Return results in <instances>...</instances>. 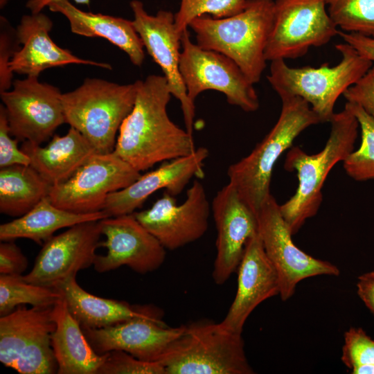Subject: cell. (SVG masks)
<instances>
[{
  "mask_svg": "<svg viewBox=\"0 0 374 374\" xmlns=\"http://www.w3.org/2000/svg\"><path fill=\"white\" fill-rule=\"evenodd\" d=\"M132 110L122 123L114 152L139 172L193 153V134L169 118L171 90L164 75L136 80Z\"/></svg>",
  "mask_w": 374,
  "mask_h": 374,
  "instance_id": "1",
  "label": "cell"
},
{
  "mask_svg": "<svg viewBox=\"0 0 374 374\" xmlns=\"http://www.w3.org/2000/svg\"><path fill=\"white\" fill-rule=\"evenodd\" d=\"M330 123V135L321 151L308 154L301 148L292 146L286 154L284 167L286 170L296 172L298 187L294 195L280 205V210L292 235L306 220L317 214L328 173L354 150L359 127L353 113L344 107L334 114Z\"/></svg>",
  "mask_w": 374,
  "mask_h": 374,
  "instance_id": "2",
  "label": "cell"
},
{
  "mask_svg": "<svg viewBox=\"0 0 374 374\" xmlns=\"http://www.w3.org/2000/svg\"><path fill=\"white\" fill-rule=\"evenodd\" d=\"M273 0H249L240 12L224 18L204 15L189 26L197 44L233 60L253 83L260 81L266 67L265 48L274 17Z\"/></svg>",
  "mask_w": 374,
  "mask_h": 374,
  "instance_id": "3",
  "label": "cell"
},
{
  "mask_svg": "<svg viewBox=\"0 0 374 374\" xmlns=\"http://www.w3.org/2000/svg\"><path fill=\"white\" fill-rule=\"evenodd\" d=\"M279 118L266 136L247 157L229 166V183L257 215L269 199L274 167L306 128L321 122L310 105L297 96L280 98Z\"/></svg>",
  "mask_w": 374,
  "mask_h": 374,
  "instance_id": "4",
  "label": "cell"
},
{
  "mask_svg": "<svg viewBox=\"0 0 374 374\" xmlns=\"http://www.w3.org/2000/svg\"><path fill=\"white\" fill-rule=\"evenodd\" d=\"M335 48L341 55V61L335 66L324 63L317 68H295L288 66L284 60H276L271 62L267 77L280 98H303L321 123L330 122L339 97L373 66L372 61L349 44H338Z\"/></svg>",
  "mask_w": 374,
  "mask_h": 374,
  "instance_id": "5",
  "label": "cell"
},
{
  "mask_svg": "<svg viewBox=\"0 0 374 374\" xmlns=\"http://www.w3.org/2000/svg\"><path fill=\"white\" fill-rule=\"evenodd\" d=\"M136 92V81L119 84L86 78L75 89L62 93L66 123L78 130L96 152H112L116 134L133 109Z\"/></svg>",
  "mask_w": 374,
  "mask_h": 374,
  "instance_id": "6",
  "label": "cell"
},
{
  "mask_svg": "<svg viewBox=\"0 0 374 374\" xmlns=\"http://www.w3.org/2000/svg\"><path fill=\"white\" fill-rule=\"evenodd\" d=\"M158 362L166 374H252L242 334L220 323L198 321L185 326Z\"/></svg>",
  "mask_w": 374,
  "mask_h": 374,
  "instance_id": "7",
  "label": "cell"
},
{
  "mask_svg": "<svg viewBox=\"0 0 374 374\" xmlns=\"http://www.w3.org/2000/svg\"><path fill=\"white\" fill-rule=\"evenodd\" d=\"M55 328L53 305L18 306L1 316L0 362L21 374L57 373L51 344Z\"/></svg>",
  "mask_w": 374,
  "mask_h": 374,
  "instance_id": "8",
  "label": "cell"
},
{
  "mask_svg": "<svg viewBox=\"0 0 374 374\" xmlns=\"http://www.w3.org/2000/svg\"><path fill=\"white\" fill-rule=\"evenodd\" d=\"M179 71L188 98L195 102L203 91L224 93L228 103L247 112L260 106L253 84L231 58L191 42L188 30L181 35Z\"/></svg>",
  "mask_w": 374,
  "mask_h": 374,
  "instance_id": "9",
  "label": "cell"
},
{
  "mask_svg": "<svg viewBox=\"0 0 374 374\" xmlns=\"http://www.w3.org/2000/svg\"><path fill=\"white\" fill-rule=\"evenodd\" d=\"M326 6V0L274 1L266 60L301 57L310 47L325 45L338 35Z\"/></svg>",
  "mask_w": 374,
  "mask_h": 374,
  "instance_id": "10",
  "label": "cell"
},
{
  "mask_svg": "<svg viewBox=\"0 0 374 374\" xmlns=\"http://www.w3.org/2000/svg\"><path fill=\"white\" fill-rule=\"evenodd\" d=\"M141 176L140 172L114 152L95 153L67 181L52 186V203L80 214L103 211L108 195L123 189Z\"/></svg>",
  "mask_w": 374,
  "mask_h": 374,
  "instance_id": "11",
  "label": "cell"
},
{
  "mask_svg": "<svg viewBox=\"0 0 374 374\" xmlns=\"http://www.w3.org/2000/svg\"><path fill=\"white\" fill-rule=\"evenodd\" d=\"M62 93L38 77L15 80L12 89L0 92L10 134L19 141L41 145L66 123Z\"/></svg>",
  "mask_w": 374,
  "mask_h": 374,
  "instance_id": "12",
  "label": "cell"
},
{
  "mask_svg": "<svg viewBox=\"0 0 374 374\" xmlns=\"http://www.w3.org/2000/svg\"><path fill=\"white\" fill-rule=\"evenodd\" d=\"M257 217L264 250L278 275L279 294L283 301L294 294L296 285L303 279L339 274L335 265L313 258L294 244L293 235L281 215L280 204L271 195Z\"/></svg>",
  "mask_w": 374,
  "mask_h": 374,
  "instance_id": "13",
  "label": "cell"
},
{
  "mask_svg": "<svg viewBox=\"0 0 374 374\" xmlns=\"http://www.w3.org/2000/svg\"><path fill=\"white\" fill-rule=\"evenodd\" d=\"M211 211L203 184L195 180L181 204L165 190L150 208L133 215L166 249L175 250L205 234Z\"/></svg>",
  "mask_w": 374,
  "mask_h": 374,
  "instance_id": "14",
  "label": "cell"
},
{
  "mask_svg": "<svg viewBox=\"0 0 374 374\" xmlns=\"http://www.w3.org/2000/svg\"><path fill=\"white\" fill-rule=\"evenodd\" d=\"M100 220L76 224L51 237L43 244L31 271L22 278L54 288L76 276L78 271L93 265L102 235Z\"/></svg>",
  "mask_w": 374,
  "mask_h": 374,
  "instance_id": "15",
  "label": "cell"
},
{
  "mask_svg": "<svg viewBox=\"0 0 374 374\" xmlns=\"http://www.w3.org/2000/svg\"><path fill=\"white\" fill-rule=\"evenodd\" d=\"M101 233L106 238L100 247L105 255H96L94 269L98 273L127 266L144 274L159 268L166 259V249L133 213L108 217L100 220Z\"/></svg>",
  "mask_w": 374,
  "mask_h": 374,
  "instance_id": "16",
  "label": "cell"
},
{
  "mask_svg": "<svg viewBox=\"0 0 374 374\" xmlns=\"http://www.w3.org/2000/svg\"><path fill=\"white\" fill-rule=\"evenodd\" d=\"M130 6L135 30L144 48L161 69L172 96L180 102L186 130L193 134L195 105L188 97L179 71L181 35L176 29L175 15L167 10L150 15L139 0L131 1Z\"/></svg>",
  "mask_w": 374,
  "mask_h": 374,
  "instance_id": "17",
  "label": "cell"
},
{
  "mask_svg": "<svg viewBox=\"0 0 374 374\" xmlns=\"http://www.w3.org/2000/svg\"><path fill=\"white\" fill-rule=\"evenodd\" d=\"M211 211L217 229L212 277L222 285L238 268L249 239L258 233V217L230 183L213 197Z\"/></svg>",
  "mask_w": 374,
  "mask_h": 374,
  "instance_id": "18",
  "label": "cell"
},
{
  "mask_svg": "<svg viewBox=\"0 0 374 374\" xmlns=\"http://www.w3.org/2000/svg\"><path fill=\"white\" fill-rule=\"evenodd\" d=\"M81 328L98 355L119 350L141 360L158 362L169 344L184 332L185 326L169 327L158 316L136 317L102 328Z\"/></svg>",
  "mask_w": 374,
  "mask_h": 374,
  "instance_id": "19",
  "label": "cell"
},
{
  "mask_svg": "<svg viewBox=\"0 0 374 374\" xmlns=\"http://www.w3.org/2000/svg\"><path fill=\"white\" fill-rule=\"evenodd\" d=\"M208 155V150L200 147L189 155L165 161L157 169L141 175L127 187L110 193L103 211L108 217L132 214L162 188L173 196L179 195L193 177L204 176L203 166Z\"/></svg>",
  "mask_w": 374,
  "mask_h": 374,
  "instance_id": "20",
  "label": "cell"
},
{
  "mask_svg": "<svg viewBox=\"0 0 374 374\" xmlns=\"http://www.w3.org/2000/svg\"><path fill=\"white\" fill-rule=\"evenodd\" d=\"M280 294L278 273L264 250L259 232L248 241L238 267L235 296L224 319V329L242 334L250 314L262 301Z\"/></svg>",
  "mask_w": 374,
  "mask_h": 374,
  "instance_id": "21",
  "label": "cell"
},
{
  "mask_svg": "<svg viewBox=\"0 0 374 374\" xmlns=\"http://www.w3.org/2000/svg\"><path fill=\"white\" fill-rule=\"evenodd\" d=\"M53 26L51 18L42 12L22 16L16 28L22 46L10 62L12 73L38 77L46 69L71 64L112 69L108 63L80 58L57 46L49 35Z\"/></svg>",
  "mask_w": 374,
  "mask_h": 374,
  "instance_id": "22",
  "label": "cell"
},
{
  "mask_svg": "<svg viewBox=\"0 0 374 374\" xmlns=\"http://www.w3.org/2000/svg\"><path fill=\"white\" fill-rule=\"evenodd\" d=\"M21 150L29 157L30 166L51 186L67 181L96 153L91 143L72 127L64 136L53 135L44 147L24 141Z\"/></svg>",
  "mask_w": 374,
  "mask_h": 374,
  "instance_id": "23",
  "label": "cell"
},
{
  "mask_svg": "<svg viewBox=\"0 0 374 374\" xmlns=\"http://www.w3.org/2000/svg\"><path fill=\"white\" fill-rule=\"evenodd\" d=\"M48 8L51 12L64 16L74 34L104 38L124 51L134 65H142L145 59L144 46L132 20L83 11L69 0L55 1Z\"/></svg>",
  "mask_w": 374,
  "mask_h": 374,
  "instance_id": "24",
  "label": "cell"
},
{
  "mask_svg": "<svg viewBox=\"0 0 374 374\" xmlns=\"http://www.w3.org/2000/svg\"><path fill=\"white\" fill-rule=\"evenodd\" d=\"M73 276L57 285L68 309L82 328H102L136 317L160 316L150 306H135L125 301L94 296L81 287Z\"/></svg>",
  "mask_w": 374,
  "mask_h": 374,
  "instance_id": "25",
  "label": "cell"
},
{
  "mask_svg": "<svg viewBox=\"0 0 374 374\" xmlns=\"http://www.w3.org/2000/svg\"><path fill=\"white\" fill-rule=\"evenodd\" d=\"M56 323L51 344L58 374H97L107 354H97L87 340L80 323L60 299L53 305Z\"/></svg>",
  "mask_w": 374,
  "mask_h": 374,
  "instance_id": "26",
  "label": "cell"
},
{
  "mask_svg": "<svg viewBox=\"0 0 374 374\" xmlns=\"http://www.w3.org/2000/svg\"><path fill=\"white\" fill-rule=\"evenodd\" d=\"M106 217L108 215L104 211L80 214L64 210L54 205L47 196L24 215L1 224L0 240L27 238L43 244L59 229Z\"/></svg>",
  "mask_w": 374,
  "mask_h": 374,
  "instance_id": "27",
  "label": "cell"
},
{
  "mask_svg": "<svg viewBox=\"0 0 374 374\" xmlns=\"http://www.w3.org/2000/svg\"><path fill=\"white\" fill-rule=\"evenodd\" d=\"M51 185L30 165L0 170V212L21 217L49 195Z\"/></svg>",
  "mask_w": 374,
  "mask_h": 374,
  "instance_id": "28",
  "label": "cell"
},
{
  "mask_svg": "<svg viewBox=\"0 0 374 374\" xmlns=\"http://www.w3.org/2000/svg\"><path fill=\"white\" fill-rule=\"evenodd\" d=\"M62 298L56 289L28 283L22 278V275L0 276L1 317L10 313L21 305L53 306Z\"/></svg>",
  "mask_w": 374,
  "mask_h": 374,
  "instance_id": "29",
  "label": "cell"
},
{
  "mask_svg": "<svg viewBox=\"0 0 374 374\" xmlns=\"http://www.w3.org/2000/svg\"><path fill=\"white\" fill-rule=\"evenodd\" d=\"M345 107L357 119L361 130V145L343 161V167L355 181L374 180V118L355 103L347 102Z\"/></svg>",
  "mask_w": 374,
  "mask_h": 374,
  "instance_id": "30",
  "label": "cell"
},
{
  "mask_svg": "<svg viewBox=\"0 0 374 374\" xmlns=\"http://www.w3.org/2000/svg\"><path fill=\"white\" fill-rule=\"evenodd\" d=\"M326 5L342 31L374 38V0H326Z\"/></svg>",
  "mask_w": 374,
  "mask_h": 374,
  "instance_id": "31",
  "label": "cell"
},
{
  "mask_svg": "<svg viewBox=\"0 0 374 374\" xmlns=\"http://www.w3.org/2000/svg\"><path fill=\"white\" fill-rule=\"evenodd\" d=\"M249 0H181L179 10L175 14V24L177 32L188 30L195 18L211 15L215 18H224L242 12Z\"/></svg>",
  "mask_w": 374,
  "mask_h": 374,
  "instance_id": "32",
  "label": "cell"
},
{
  "mask_svg": "<svg viewBox=\"0 0 374 374\" xmlns=\"http://www.w3.org/2000/svg\"><path fill=\"white\" fill-rule=\"evenodd\" d=\"M106 354L97 374H166L165 368L159 362L141 360L119 350Z\"/></svg>",
  "mask_w": 374,
  "mask_h": 374,
  "instance_id": "33",
  "label": "cell"
},
{
  "mask_svg": "<svg viewBox=\"0 0 374 374\" xmlns=\"http://www.w3.org/2000/svg\"><path fill=\"white\" fill-rule=\"evenodd\" d=\"M341 361L350 370L356 366L374 365V339L361 328H350L344 334Z\"/></svg>",
  "mask_w": 374,
  "mask_h": 374,
  "instance_id": "34",
  "label": "cell"
},
{
  "mask_svg": "<svg viewBox=\"0 0 374 374\" xmlns=\"http://www.w3.org/2000/svg\"><path fill=\"white\" fill-rule=\"evenodd\" d=\"M20 43L17 30L14 29L8 19L0 18V92L9 90L12 86L13 73L9 69V64L18 51Z\"/></svg>",
  "mask_w": 374,
  "mask_h": 374,
  "instance_id": "35",
  "label": "cell"
},
{
  "mask_svg": "<svg viewBox=\"0 0 374 374\" xmlns=\"http://www.w3.org/2000/svg\"><path fill=\"white\" fill-rule=\"evenodd\" d=\"M6 111L0 105V168L13 165L29 166L30 159L21 148H18V139L11 138Z\"/></svg>",
  "mask_w": 374,
  "mask_h": 374,
  "instance_id": "36",
  "label": "cell"
},
{
  "mask_svg": "<svg viewBox=\"0 0 374 374\" xmlns=\"http://www.w3.org/2000/svg\"><path fill=\"white\" fill-rule=\"evenodd\" d=\"M343 96L347 102L359 105L374 118V66H372Z\"/></svg>",
  "mask_w": 374,
  "mask_h": 374,
  "instance_id": "37",
  "label": "cell"
},
{
  "mask_svg": "<svg viewBox=\"0 0 374 374\" xmlns=\"http://www.w3.org/2000/svg\"><path fill=\"white\" fill-rule=\"evenodd\" d=\"M28 267V260L14 240L0 244V274L21 275Z\"/></svg>",
  "mask_w": 374,
  "mask_h": 374,
  "instance_id": "38",
  "label": "cell"
},
{
  "mask_svg": "<svg viewBox=\"0 0 374 374\" xmlns=\"http://www.w3.org/2000/svg\"><path fill=\"white\" fill-rule=\"evenodd\" d=\"M338 35L351 45L363 57L374 62V38L358 33L339 30Z\"/></svg>",
  "mask_w": 374,
  "mask_h": 374,
  "instance_id": "39",
  "label": "cell"
},
{
  "mask_svg": "<svg viewBox=\"0 0 374 374\" xmlns=\"http://www.w3.org/2000/svg\"><path fill=\"white\" fill-rule=\"evenodd\" d=\"M357 294L374 316V271L358 277Z\"/></svg>",
  "mask_w": 374,
  "mask_h": 374,
  "instance_id": "40",
  "label": "cell"
},
{
  "mask_svg": "<svg viewBox=\"0 0 374 374\" xmlns=\"http://www.w3.org/2000/svg\"><path fill=\"white\" fill-rule=\"evenodd\" d=\"M60 0H28L26 7L31 13H37L48 7L51 3ZM78 4L89 6L90 0H72Z\"/></svg>",
  "mask_w": 374,
  "mask_h": 374,
  "instance_id": "41",
  "label": "cell"
},
{
  "mask_svg": "<svg viewBox=\"0 0 374 374\" xmlns=\"http://www.w3.org/2000/svg\"><path fill=\"white\" fill-rule=\"evenodd\" d=\"M353 374H374V365H360L350 369Z\"/></svg>",
  "mask_w": 374,
  "mask_h": 374,
  "instance_id": "42",
  "label": "cell"
}]
</instances>
